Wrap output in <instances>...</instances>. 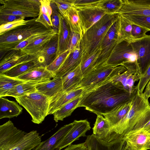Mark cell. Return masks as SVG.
<instances>
[{
	"label": "cell",
	"instance_id": "17",
	"mask_svg": "<svg viewBox=\"0 0 150 150\" xmlns=\"http://www.w3.org/2000/svg\"><path fill=\"white\" fill-rule=\"evenodd\" d=\"M85 142L88 150H123L125 144L124 140L107 142L93 134L87 136Z\"/></svg>",
	"mask_w": 150,
	"mask_h": 150
},
{
	"label": "cell",
	"instance_id": "13",
	"mask_svg": "<svg viewBox=\"0 0 150 150\" xmlns=\"http://www.w3.org/2000/svg\"><path fill=\"white\" fill-rule=\"evenodd\" d=\"M72 127L62 140L57 145L56 149L59 150L68 146L82 137H87L86 132L91 128L90 122L87 119L73 122Z\"/></svg>",
	"mask_w": 150,
	"mask_h": 150
},
{
	"label": "cell",
	"instance_id": "38",
	"mask_svg": "<svg viewBox=\"0 0 150 150\" xmlns=\"http://www.w3.org/2000/svg\"><path fill=\"white\" fill-rule=\"evenodd\" d=\"M120 15L127 19L132 23L144 28L150 31V16Z\"/></svg>",
	"mask_w": 150,
	"mask_h": 150
},
{
	"label": "cell",
	"instance_id": "11",
	"mask_svg": "<svg viewBox=\"0 0 150 150\" xmlns=\"http://www.w3.org/2000/svg\"><path fill=\"white\" fill-rule=\"evenodd\" d=\"M122 139L125 141L123 150H147L150 145V134L141 129L132 130Z\"/></svg>",
	"mask_w": 150,
	"mask_h": 150
},
{
	"label": "cell",
	"instance_id": "40",
	"mask_svg": "<svg viewBox=\"0 0 150 150\" xmlns=\"http://www.w3.org/2000/svg\"><path fill=\"white\" fill-rule=\"evenodd\" d=\"M70 52L69 49L57 55L54 60L48 66L47 69L55 74L58 70Z\"/></svg>",
	"mask_w": 150,
	"mask_h": 150
},
{
	"label": "cell",
	"instance_id": "48",
	"mask_svg": "<svg viewBox=\"0 0 150 150\" xmlns=\"http://www.w3.org/2000/svg\"><path fill=\"white\" fill-rule=\"evenodd\" d=\"M50 0H40V13L46 14L51 19L52 9L50 5Z\"/></svg>",
	"mask_w": 150,
	"mask_h": 150
},
{
	"label": "cell",
	"instance_id": "53",
	"mask_svg": "<svg viewBox=\"0 0 150 150\" xmlns=\"http://www.w3.org/2000/svg\"><path fill=\"white\" fill-rule=\"evenodd\" d=\"M145 88L142 94L146 98L148 99L150 97V79L146 84Z\"/></svg>",
	"mask_w": 150,
	"mask_h": 150
},
{
	"label": "cell",
	"instance_id": "27",
	"mask_svg": "<svg viewBox=\"0 0 150 150\" xmlns=\"http://www.w3.org/2000/svg\"><path fill=\"white\" fill-rule=\"evenodd\" d=\"M23 108L15 101L0 97V119L17 117L22 112Z\"/></svg>",
	"mask_w": 150,
	"mask_h": 150
},
{
	"label": "cell",
	"instance_id": "51",
	"mask_svg": "<svg viewBox=\"0 0 150 150\" xmlns=\"http://www.w3.org/2000/svg\"><path fill=\"white\" fill-rule=\"evenodd\" d=\"M44 36H45L41 35H37L30 37L25 40L20 42L13 50H21L34 42L37 39Z\"/></svg>",
	"mask_w": 150,
	"mask_h": 150
},
{
	"label": "cell",
	"instance_id": "35",
	"mask_svg": "<svg viewBox=\"0 0 150 150\" xmlns=\"http://www.w3.org/2000/svg\"><path fill=\"white\" fill-rule=\"evenodd\" d=\"M101 51L100 48L86 58L82 59L80 67L83 76L94 69Z\"/></svg>",
	"mask_w": 150,
	"mask_h": 150
},
{
	"label": "cell",
	"instance_id": "15",
	"mask_svg": "<svg viewBox=\"0 0 150 150\" xmlns=\"http://www.w3.org/2000/svg\"><path fill=\"white\" fill-rule=\"evenodd\" d=\"M76 8L78 12L83 35L106 14L105 11L98 6Z\"/></svg>",
	"mask_w": 150,
	"mask_h": 150
},
{
	"label": "cell",
	"instance_id": "10",
	"mask_svg": "<svg viewBox=\"0 0 150 150\" xmlns=\"http://www.w3.org/2000/svg\"><path fill=\"white\" fill-rule=\"evenodd\" d=\"M137 62L130 43L124 41L114 47L105 65L116 67L127 62Z\"/></svg>",
	"mask_w": 150,
	"mask_h": 150
},
{
	"label": "cell",
	"instance_id": "41",
	"mask_svg": "<svg viewBox=\"0 0 150 150\" xmlns=\"http://www.w3.org/2000/svg\"><path fill=\"white\" fill-rule=\"evenodd\" d=\"M150 79V62L142 73V76L136 86L137 92L142 94L148 82Z\"/></svg>",
	"mask_w": 150,
	"mask_h": 150
},
{
	"label": "cell",
	"instance_id": "14",
	"mask_svg": "<svg viewBox=\"0 0 150 150\" xmlns=\"http://www.w3.org/2000/svg\"><path fill=\"white\" fill-rule=\"evenodd\" d=\"M117 14L150 16V0H122Z\"/></svg>",
	"mask_w": 150,
	"mask_h": 150
},
{
	"label": "cell",
	"instance_id": "45",
	"mask_svg": "<svg viewBox=\"0 0 150 150\" xmlns=\"http://www.w3.org/2000/svg\"><path fill=\"white\" fill-rule=\"evenodd\" d=\"M29 20L22 19L0 25V35L20 26L26 24Z\"/></svg>",
	"mask_w": 150,
	"mask_h": 150
},
{
	"label": "cell",
	"instance_id": "21",
	"mask_svg": "<svg viewBox=\"0 0 150 150\" xmlns=\"http://www.w3.org/2000/svg\"><path fill=\"white\" fill-rule=\"evenodd\" d=\"M73 125V122L65 125L59 128L51 137L41 142L33 150H54L57 145L69 131Z\"/></svg>",
	"mask_w": 150,
	"mask_h": 150
},
{
	"label": "cell",
	"instance_id": "36",
	"mask_svg": "<svg viewBox=\"0 0 150 150\" xmlns=\"http://www.w3.org/2000/svg\"><path fill=\"white\" fill-rule=\"evenodd\" d=\"M110 127L108 121L104 117L101 115H97L92 128L93 134L102 139L105 137L107 131Z\"/></svg>",
	"mask_w": 150,
	"mask_h": 150
},
{
	"label": "cell",
	"instance_id": "39",
	"mask_svg": "<svg viewBox=\"0 0 150 150\" xmlns=\"http://www.w3.org/2000/svg\"><path fill=\"white\" fill-rule=\"evenodd\" d=\"M139 129L150 134V107L143 114L132 130Z\"/></svg>",
	"mask_w": 150,
	"mask_h": 150
},
{
	"label": "cell",
	"instance_id": "2",
	"mask_svg": "<svg viewBox=\"0 0 150 150\" xmlns=\"http://www.w3.org/2000/svg\"><path fill=\"white\" fill-rule=\"evenodd\" d=\"M41 142L36 130L26 132L10 120L0 126V150H31Z\"/></svg>",
	"mask_w": 150,
	"mask_h": 150
},
{
	"label": "cell",
	"instance_id": "28",
	"mask_svg": "<svg viewBox=\"0 0 150 150\" xmlns=\"http://www.w3.org/2000/svg\"><path fill=\"white\" fill-rule=\"evenodd\" d=\"M119 15V26L117 42L125 41L131 43L133 41L132 36V23L127 18Z\"/></svg>",
	"mask_w": 150,
	"mask_h": 150
},
{
	"label": "cell",
	"instance_id": "22",
	"mask_svg": "<svg viewBox=\"0 0 150 150\" xmlns=\"http://www.w3.org/2000/svg\"><path fill=\"white\" fill-rule=\"evenodd\" d=\"M37 91L51 98L63 91L62 77L56 76L50 80L37 84Z\"/></svg>",
	"mask_w": 150,
	"mask_h": 150
},
{
	"label": "cell",
	"instance_id": "46",
	"mask_svg": "<svg viewBox=\"0 0 150 150\" xmlns=\"http://www.w3.org/2000/svg\"><path fill=\"white\" fill-rule=\"evenodd\" d=\"M149 31L147 29L132 23V36L133 41L147 36L146 33Z\"/></svg>",
	"mask_w": 150,
	"mask_h": 150
},
{
	"label": "cell",
	"instance_id": "9",
	"mask_svg": "<svg viewBox=\"0 0 150 150\" xmlns=\"http://www.w3.org/2000/svg\"><path fill=\"white\" fill-rule=\"evenodd\" d=\"M119 18L109 29L102 41L100 53L93 70L105 65L112 50L118 43Z\"/></svg>",
	"mask_w": 150,
	"mask_h": 150
},
{
	"label": "cell",
	"instance_id": "23",
	"mask_svg": "<svg viewBox=\"0 0 150 150\" xmlns=\"http://www.w3.org/2000/svg\"><path fill=\"white\" fill-rule=\"evenodd\" d=\"M83 56L80 48L70 52L64 63L55 73V76L62 77L76 68L80 64Z\"/></svg>",
	"mask_w": 150,
	"mask_h": 150
},
{
	"label": "cell",
	"instance_id": "6",
	"mask_svg": "<svg viewBox=\"0 0 150 150\" xmlns=\"http://www.w3.org/2000/svg\"><path fill=\"white\" fill-rule=\"evenodd\" d=\"M15 98L30 114L34 123H41L47 115L50 98L37 91Z\"/></svg>",
	"mask_w": 150,
	"mask_h": 150
},
{
	"label": "cell",
	"instance_id": "26",
	"mask_svg": "<svg viewBox=\"0 0 150 150\" xmlns=\"http://www.w3.org/2000/svg\"><path fill=\"white\" fill-rule=\"evenodd\" d=\"M132 104V98L130 100L119 105L110 112L103 115L108 121L110 127L117 123L126 115L130 109Z\"/></svg>",
	"mask_w": 150,
	"mask_h": 150
},
{
	"label": "cell",
	"instance_id": "52",
	"mask_svg": "<svg viewBox=\"0 0 150 150\" xmlns=\"http://www.w3.org/2000/svg\"><path fill=\"white\" fill-rule=\"evenodd\" d=\"M64 150H88L85 142L76 144H71Z\"/></svg>",
	"mask_w": 150,
	"mask_h": 150
},
{
	"label": "cell",
	"instance_id": "42",
	"mask_svg": "<svg viewBox=\"0 0 150 150\" xmlns=\"http://www.w3.org/2000/svg\"><path fill=\"white\" fill-rule=\"evenodd\" d=\"M50 5L52 9L51 19L52 25V29L58 33L61 14L59 12L57 7L53 0H51Z\"/></svg>",
	"mask_w": 150,
	"mask_h": 150
},
{
	"label": "cell",
	"instance_id": "31",
	"mask_svg": "<svg viewBox=\"0 0 150 150\" xmlns=\"http://www.w3.org/2000/svg\"><path fill=\"white\" fill-rule=\"evenodd\" d=\"M63 17L68 24L71 31L79 34L83 36V31L78 12L75 7L70 8Z\"/></svg>",
	"mask_w": 150,
	"mask_h": 150
},
{
	"label": "cell",
	"instance_id": "18",
	"mask_svg": "<svg viewBox=\"0 0 150 150\" xmlns=\"http://www.w3.org/2000/svg\"><path fill=\"white\" fill-rule=\"evenodd\" d=\"M84 92L83 88H78L69 91H64L50 98L47 115L53 114L63 105L81 96Z\"/></svg>",
	"mask_w": 150,
	"mask_h": 150
},
{
	"label": "cell",
	"instance_id": "5",
	"mask_svg": "<svg viewBox=\"0 0 150 150\" xmlns=\"http://www.w3.org/2000/svg\"><path fill=\"white\" fill-rule=\"evenodd\" d=\"M119 17L118 14H106L83 34L80 45L83 55L82 59L101 48L105 35Z\"/></svg>",
	"mask_w": 150,
	"mask_h": 150
},
{
	"label": "cell",
	"instance_id": "4",
	"mask_svg": "<svg viewBox=\"0 0 150 150\" xmlns=\"http://www.w3.org/2000/svg\"><path fill=\"white\" fill-rule=\"evenodd\" d=\"M36 18L30 19L26 24L0 35L1 57L30 37L37 35L45 36L53 33L58 34L53 29H48L42 24L37 22Z\"/></svg>",
	"mask_w": 150,
	"mask_h": 150
},
{
	"label": "cell",
	"instance_id": "47",
	"mask_svg": "<svg viewBox=\"0 0 150 150\" xmlns=\"http://www.w3.org/2000/svg\"><path fill=\"white\" fill-rule=\"evenodd\" d=\"M100 1L101 0H74V7L76 8H83L98 6Z\"/></svg>",
	"mask_w": 150,
	"mask_h": 150
},
{
	"label": "cell",
	"instance_id": "43",
	"mask_svg": "<svg viewBox=\"0 0 150 150\" xmlns=\"http://www.w3.org/2000/svg\"><path fill=\"white\" fill-rule=\"evenodd\" d=\"M57 7L60 13L64 17L67 11L74 7V0H53Z\"/></svg>",
	"mask_w": 150,
	"mask_h": 150
},
{
	"label": "cell",
	"instance_id": "12",
	"mask_svg": "<svg viewBox=\"0 0 150 150\" xmlns=\"http://www.w3.org/2000/svg\"><path fill=\"white\" fill-rule=\"evenodd\" d=\"M37 59L36 55L25 53L21 50H12L0 57V74L19 64Z\"/></svg>",
	"mask_w": 150,
	"mask_h": 150
},
{
	"label": "cell",
	"instance_id": "55",
	"mask_svg": "<svg viewBox=\"0 0 150 150\" xmlns=\"http://www.w3.org/2000/svg\"><path fill=\"white\" fill-rule=\"evenodd\" d=\"M149 149H150V145L149 146Z\"/></svg>",
	"mask_w": 150,
	"mask_h": 150
},
{
	"label": "cell",
	"instance_id": "32",
	"mask_svg": "<svg viewBox=\"0 0 150 150\" xmlns=\"http://www.w3.org/2000/svg\"><path fill=\"white\" fill-rule=\"evenodd\" d=\"M40 66L36 59L18 64L3 74L8 76L16 78L34 68Z\"/></svg>",
	"mask_w": 150,
	"mask_h": 150
},
{
	"label": "cell",
	"instance_id": "34",
	"mask_svg": "<svg viewBox=\"0 0 150 150\" xmlns=\"http://www.w3.org/2000/svg\"><path fill=\"white\" fill-rule=\"evenodd\" d=\"M26 81L0 74V97L6 96L7 93L16 85Z\"/></svg>",
	"mask_w": 150,
	"mask_h": 150
},
{
	"label": "cell",
	"instance_id": "8",
	"mask_svg": "<svg viewBox=\"0 0 150 150\" xmlns=\"http://www.w3.org/2000/svg\"><path fill=\"white\" fill-rule=\"evenodd\" d=\"M0 14L34 18L39 15L40 0H0Z\"/></svg>",
	"mask_w": 150,
	"mask_h": 150
},
{
	"label": "cell",
	"instance_id": "54",
	"mask_svg": "<svg viewBox=\"0 0 150 150\" xmlns=\"http://www.w3.org/2000/svg\"><path fill=\"white\" fill-rule=\"evenodd\" d=\"M59 150V149H55V150Z\"/></svg>",
	"mask_w": 150,
	"mask_h": 150
},
{
	"label": "cell",
	"instance_id": "24",
	"mask_svg": "<svg viewBox=\"0 0 150 150\" xmlns=\"http://www.w3.org/2000/svg\"><path fill=\"white\" fill-rule=\"evenodd\" d=\"M62 77L63 91H69L78 88L83 77L80 64Z\"/></svg>",
	"mask_w": 150,
	"mask_h": 150
},
{
	"label": "cell",
	"instance_id": "44",
	"mask_svg": "<svg viewBox=\"0 0 150 150\" xmlns=\"http://www.w3.org/2000/svg\"><path fill=\"white\" fill-rule=\"evenodd\" d=\"M83 36L81 34L70 31L69 45V49L70 52L80 49L81 41Z\"/></svg>",
	"mask_w": 150,
	"mask_h": 150
},
{
	"label": "cell",
	"instance_id": "33",
	"mask_svg": "<svg viewBox=\"0 0 150 150\" xmlns=\"http://www.w3.org/2000/svg\"><path fill=\"white\" fill-rule=\"evenodd\" d=\"M57 33H53L39 38L21 50L23 52L33 55L37 54L47 43Z\"/></svg>",
	"mask_w": 150,
	"mask_h": 150
},
{
	"label": "cell",
	"instance_id": "20",
	"mask_svg": "<svg viewBox=\"0 0 150 150\" xmlns=\"http://www.w3.org/2000/svg\"><path fill=\"white\" fill-rule=\"evenodd\" d=\"M55 76V73L41 66L34 68L16 78L25 81L41 83L49 81Z\"/></svg>",
	"mask_w": 150,
	"mask_h": 150
},
{
	"label": "cell",
	"instance_id": "3",
	"mask_svg": "<svg viewBox=\"0 0 150 150\" xmlns=\"http://www.w3.org/2000/svg\"><path fill=\"white\" fill-rule=\"evenodd\" d=\"M132 105L126 115L117 123L107 131L102 139L107 142L122 139L132 130L139 120L150 106L148 99L137 92L132 97Z\"/></svg>",
	"mask_w": 150,
	"mask_h": 150
},
{
	"label": "cell",
	"instance_id": "19",
	"mask_svg": "<svg viewBox=\"0 0 150 150\" xmlns=\"http://www.w3.org/2000/svg\"><path fill=\"white\" fill-rule=\"evenodd\" d=\"M58 49V35L52 37L37 54V60L41 66L46 67L57 56Z\"/></svg>",
	"mask_w": 150,
	"mask_h": 150
},
{
	"label": "cell",
	"instance_id": "16",
	"mask_svg": "<svg viewBox=\"0 0 150 150\" xmlns=\"http://www.w3.org/2000/svg\"><path fill=\"white\" fill-rule=\"evenodd\" d=\"M130 44L143 73L150 62V35L134 40Z\"/></svg>",
	"mask_w": 150,
	"mask_h": 150
},
{
	"label": "cell",
	"instance_id": "30",
	"mask_svg": "<svg viewBox=\"0 0 150 150\" xmlns=\"http://www.w3.org/2000/svg\"><path fill=\"white\" fill-rule=\"evenodd\" d=\"M81 96L65 104L55 112L53 115L55 122L62 121L64 118L70 116L74 111L78 108Z\"/></svg>",
	"mask_w": 150,
	"mask_h": 150
},
{
	"label": "cell",
	"instance_id": "1",
	"mask_svg": "<svg viewBox=\"0 0 150 150\" xmlns=\"http://www.w3.org/2000/svg\"><path fill=\"white\" fill-rule=\"evenodd\" d=\"M132 97L119 81L114 80L84 93L78 108L83 107L97 115H103Z\"/></svg>",
	"mask_w": 150,
	"mask_h": 150
},
{
	"label": "cell",
	"instance_id": "50",
	"mask_svg": "<svg viewBox=\"0 0 150 150\" xmlns=\"http://www.w3.org/2000/svg\"><path fill=\"white\" fill-rule=\"evenodd\" d=\"M36 21L42 24L48 29H53L51 20L45 14L40 13L38 17L36 18Z\"/></svg>",
	"mask_w": 150,
	"mask_h": 150
},
{
	"label": "cell",
	"instance_id": "7",
	"mask_svg": "<svg viewBox=\"0 0 150 150\" xmlns=\"http://www.w3.org/2000/svg\"><path fill=\"white\" fill-rule=\"evenodd\" d=\"M126 70L122 65L116 67L107 65L102 66L83 76L81 83L78 88H83L84 93L86 92L110 81L115 80Z\"/></svg>",
	"mask_w": 150,
	"mask_h": 150
},
{
	"label": "cell",
	"instance_id": "25",
	"mask_svg": "<svg viewBox=\"0 0 150 150\" xmlns=\"http://www.w3.org/2000/svg\"><path fill=\"white\" fill-rule=\"evenodd\" d=\"M58 49L57 55L69 49L70 35L69 27L61 14L58 32Z\"/></svg>",
	"mask_w": 150,
	"mask_h": 150
},
{
	"label": "cell",
	"instance_id": "49",
	"mask_svg": "<svg viewBox=\"0 0 150 150\" xmlns=\"http://www.w3.org/2000/svg\"><path fill=\"white\" fill-rule=\"evenodd\" d=\"M25 18L13 15L0 14V25L14 21L25 19Z\"/></svg>",
	"mask_w": 150,
	"mask_h": 150
},
{
	"label": "cell",
	"instance_id": "37",
	"mask_svg": "<svg viewBox=\"0 0 150 150\" xmlns=\"http://www.w3.org/2000/svg\"><path fill=\"white\" fill-rule=\"evenodd\" d=\"M122 5V0H101L98 6L107 14H117Z\"/></svg>",
	"mask_w": 150,
	"mask_h": 150
},
{
	"label": "cell",
	"instance_id": "29",
	"mask_svg": "<svg viewBox=\"0 0 150 150\" xmlns=\"http://www.w3.org/2000/svg\"><path fill=\"white\" fill-rule=\"evenodd\" d=\"M40 83L35 81H26L19 84L9 91L6 96H12L14 98L24 96L37 91L36 85Z\"/></svg>",
	"mask_w": 150,
	"mask_h": 150
}]
</instances>
